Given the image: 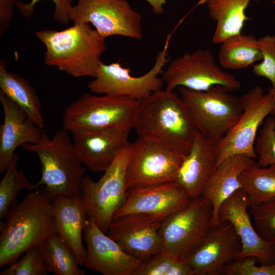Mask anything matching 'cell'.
<instances>
[{"mask_svg": "<svg viewBox=\"0 0 275 275\" xmlns=\"http://www.w3.org/2000/svg\"><path fill=\"white\" fill-rule=\"evenodd\" d=\"M256 259L252 257L229 263L224 268L227 275H275V263L256 265Z\"/></svg>", "mask_w": 275, "mask_h": 275, "instance_id": "obj_35", "label": "cell"}, {"mask_svg": "<svg viewBox=\"0 0 275 275\" xmlns=\"http://www.w3.org/2000/svg\"><path fill=\"white\" fill-rule=\"evenodd\" d=\"M129 145V144L119 151L99 180L95 181L89 176L86 175L81 182L79 196L88 216L105 233L115 213L126 199Z\"/></svg>", "mask_w": 275, "mask_h": 275, "instance_id": "obj_7", "label": "cell"}, {"mask_svg": "<svg viewBox=\"0 0 275 275\" xmlns=\"http://www.w3.org/2000/svg\"><path fill=\"white\" fill-rule=\"evenodd\" d=\"M127 189L175 182L184 156L157 143L138 138L129 145Z\"/></svg>", "mask_w": 275, "mask_h": 275, "instance_id": "obj_12", "label": "cell"}, {"mask_svg": "<svg viewBox=\"0 0 275 275\" xmlns=\"http://www.w3.org/2000/svg\"><path fill=\"white\" fill-rule=\"evenodd\" d=\"M191 201L175 182L127 190L126 199L113 218L131 214H147L162 219L187 206Z\"/></svg>", "mask_w": 275, "mask_h": 275, "instance_id": "obj_17", "label": "cell"}, {"mask_svg": "<svg viewBox=\"0 0 275 275\" xmlns=\"http://www.w3.org/2000/svg\"><path fill=\"white\" fill-rule=\"evenodd\" d=\"M240 238L232 224L225 221L212 226L186 260L193 275L224 274L225 266L240 250Z\"/></svg>", "mask_w": 275, "mask_h": 275, "instance_id": "obj_18", "label": "cell"}, {"mask_svg": "<svg viewBox=\"0 0 275 275\" xmlns=\"http://www.w3.org/2000/svg\"><path fill=\"white\" fill-rule=\"evenodd\" d=\"M0 88L39 127L44 129L42 104L35 90L25 78L8 71L7 63L2 59L0 61Z\"/></svg>", "mask_w": 275, "mask_h": 275, "instance_id": "obj_25", "label": "cell"}, {"mask_svg": "<svg viewBox=\"0 0 275 275\" xmlns=\"http://www.w3.org/2000/svg\"><path fill=\"white\" fill-rule=\"evenodd\" d=\"M1 226L0 267L57 232L52 200L41 191L30 192L10 209Z\"/></svg>", "mask_w": 275, "mask_h": 275, "instance_id": "obj_2", "label": "cell"}, {"mask_svg": "<svg viewBox=\"0 0 275 275\" xmlns=\"http://www.w3.org/2000/svg\"><path fill=\"white\" fill-rule=\"evenodd\" d=\"M252 0H203L210 17L216 22L212 37L214 43L221 44L229 37L241 33L249 19L246 10Z\"/></svg>", "mask_w": 275, "mask_h": 275, "instance_id": "obj_24", "label": "cell"}, {"mask_svg": "<svg viewBox=\"0 0 275 275\" xmlns=\"http://www.w3.org/2000/svg\"><path fill=\"white\" fill-rule=\"evenodd\" d=\"M38 247L48 272L55 275H84L72 251L57 232L45 239Z\"/></svg>", "mask_w": 275, "mask_h": 275, "instance_id": "obj_27", "label": "cell"}, {"mask_svg": "<svg viewBox=\"0 0 275 275\" xmlns=\"http://www.w3.org/2000/svg\"><path fill=\"white\" fill-rule=\"evenodd\" d=\"M178 90L197 129L211 141L218 143L242 113L240 97L223 86L205 91L180 87Z\"/></svg>", "mask_w": 275, "mask_h": 275, "instance_id": "obj_6", "label": "cell"}, {"mask_svg": "<svg viewBox=\"0 0 275 275\" xmlns=\"http://www.w3.org/2000/svg\"><path fill=\"white\" fill-rule=\"evenodd\" d=\"M259 135L256 138L255 151L261 166L275 164V121L272 117L264 121Z\"/></svg>", "mask_w": 275, "mask_h": 275, "instance_id": "obj_33", "label": "cell"}, {"mask_svg": "<svg viewBox=\"0 0 275 275\" xmlns=\"http://www.w3.org/2000/svg\"><path fill=\"white\" fill-rule=\"evenodd\" d=\"M139 275H193L186 260L161 251L144 261Z\"/></svg>", "mask_w": 275, "mask_h": 275, "instance_id": "obj_30", "label": "cell"}, {"mask_svg": "<svg viewBox=\"0 0 275 275\" xmlns=\"http://www.w3.org/2000/svg\"><path fill=\"white\" fill-rule=\"evenodd\" d=\"M16 0H0V36L10 26L13 18V6L16 5Z\"/></svg>", "mask_w": 275, "mask_h": 275, "instance_id": "obj_37", "label": "cell"}, {"mask_svg": "<svg viewBox=\"0 0 275 275\" xmlns=\"http://www.w3.org/2000/svg\"><path fill=\"white\" fill-rule=\"evenodd\" d=\"M46 267L38 245L28 250L19 260L7 266L1 275H46Z\"/></svg>", "mask_w": 275, "mask_h": 275, "instance_id": "obj_32", "label": "cell"}, {"mask_svg": "<svg viewBox=\"0 0 275 275\" xmlns=\"http://www.w3.org/2000/svg\"><path fill=\"white\" fill-rule=\"evenodd\" d=\"M258 46L262 54V61L254 65L253 72L257 76L269 80L275 88V35H265L258 38Z\"/></svg>", "mask_w": 275, "mask_h": 275, "instance_id": "obj_34", "label": "cell"}, {"mask_svg": "<svg viewBox=\"0 0 275 275\" xmlns=\"http://www.w3.org/2000/svg\"><path fill=\"white\" fill-rule=\"evenodd\" d=\"M242 113L236 123L217 143L216 167L223 160L235 154H244L256 159V135L273 107L271 93H265L255 86L240 97Z\"/></svg>", "mask_w": 275, "mask_h": 275, "instance_id": "obj_10", "label": "cell"}, {"mask_svg": "<svg viewBox=\"0 0 275 275\" xmlns=\"http://www.w3.org/2000/svg\"><path fill=\"white\" fill-rule=\"evenodd\" d=\"M140 103L124 97L85 93L65 108L63 127L70 132L94 128L130 130Z\"/></svg>", "mask_w": 275, "mask_h": 275, "instance_id": "obj_5", "label": "cell"}, {"mask_svg": "<svg viewBox=\"0 0 275 275\" xmlns=\"http://www.w3.org/2000/svg\"><path fill=\"white\" fill-rule=\"evenodd\" d=\"M217 143L197 130L190 150L183 159L175 182L191 200L202 196L216 167Z\"/></svg>", "mask_w": 275, "mask_h": 275, "instance_id": "obj_21", "label": "cell"}, {"mask_svg": "<svg viewBox=\"0 0 275 275\" xmlns=\"http://www.w3.org/2000/svg\"><path fill=\"white\" fill-rule=\"evenodd\" d=\"M268 90L271 93L273 97V107L271 114L273 115L272 117L275 121V88H273L271 87L269 88Z\"/></svg>", "mask_w": 275, "mask_h": 275, "instance_id": "obj_39", "label": "cell"}, {"mask_svg": "<svg viewBox=\"0 0 275 275\" xmlns=\"http://www.w3.org/2000/svg\"><path fill=\"white\" fill-rule=\"evenodd\" d=\"M161 74L165 89L170 91L180 87L205 91L221 85L232 92L241 87L238 79L225 71L216 63L212 51L207 48L198 49L176 58Z\"/></svg>", "mask_w": 275, "mask_h": 275, "instance_id": "obj_11", "label": "cell"}, {"mask_svg": "<svg viewBox=\"0 0 275 275\" xmlns=\"http://www.w3.org/2000/svg\"><path fill=\"white\" fill-rule=\"evenodd\" d=\"M269 241L270 242L271 249L275 258V238H273Z\"/></svg>", "mask_w": 275, "mask_h": 275, "instance_id": "obj_40", "label": "cell"}, {"mask_svg": "<svg viewBox=\"0 0 275 275\" xmlns=\"http://www.w3.org/2000/svg\"><path fill=\"white\" fill-rule=\"evenodd\" d=\"M151 6L152 11L156 14H161L164 12L163 6L166 4V0H146Z\"/></svg>", "mask_w": 275, "mask_h": 275, "instance_id": "obj_38", "label": "cell"}, {"mask_svg": "<svg viewBox=\"0 0 275 275\" xmlns=\"http://www.w3.org/2000/svg\"><path fill=\"white\" fill-rule=\"evenodd\" d=\"M70 132L62 127L50 138L44 130L41 140L35 144L21 146L24 150L36 154L41 165V176L35 184L52 200L57 196H79L86 168L75 149Z\"/></svg>", "mask_w": 275, "mask_h": 275, "instance_id": "obj_4", "label": "cell"}, {"mask_svg": "<svg viewBox=\"0 0 275 275\" xmlns=\"http://www.w3.org/2000/svg\"><path fill=\"white\" fill-rule=\"evenodd\" d=\"M255 159L244 154H235L225 159L215 167L202 195L212 205V226L216 225L217 212L222 204L242 188L239 176Z\"/></svg>", "mask_w": 275, "mask_h": 275, "instance_id": "obj_23", "label": "cell"}, {"mask_svg": "<svg viewBox=\"0 0 275 275\" xmlns=\"http://www.w3.org/2000/svg\"><path fill=\"white\" fill-rule=\"evenodd\" d=\"M142 19L126 0H78L70 11L74 24L91 23L104 38L117 35L140 40Z\"/></svg>", "mask_w": 275, "mask_h": 275, "instance_id": "obj_13", "label": "cell"}, {"mask_svg": "<svg viewBox=\"0 0 275 275\" xmlns=\"http://www.w3.org/2000/svg\"><path fill=\"white\" fill-rule=\"evenodd\" d=\"M250 204L241 188L226 199L221 205L217 223H230L238 235L241 249L235 256L237 260L252 257L262 264L275 263L270 242L262 238L256 231L249 212Z\"/></svg>", "mask_w": 275, "mask_h": 275, "instance_id": "obj_16", "label": "cell"}, {"mask_svg": "<svg viewBox=\"0 0 275 275\" xmlns=\"http://www.w3.org/2000/svg\"><path fill=\"white\" fill-rule=\"evenodd\" d=\"M239 178L250 206L275 197V164L261 166L255 161L242 172Z\"/></svg>", "mask_w": 275, "mask_h": 275, "instance_id": "obj_28", "label": "cell"}, {"mask_svg": "<svg viewBox=\"0 0 275 275\" xmlns=\"http://www.w3.org/2000/svg\"><path fill=\"white\" fill-rule=\"evenodd\" d=\"M57 232L74 253L80 266H84L87 250L83 244V230L88 217L79 196L59 195L52 201Z\"/></svg>", "mask_w": 275, "mask_h": 275, "instance_id": "obj_22", "label": "cell"}, {"mask_svg": "<svg viewBox=\"0 0 275 275\" xmlns=\"http://www.w3.org/2000/svg\"><path fill=\"white\" fill-rule=\"evenodd\" d=\"M130 130L94 128L70 132L83 165L94 172H104L119 151L127 146Z\"/></svg>", "mask_w": 275, "mask_h": 275, "instance_id": "obj_19", "label": "cell"}, {"mask_svg": "<svg viewBox=\"0 0 275 275\" xmlns=\"http://www.w3.org/2000/svg\"><path fill=\"white\" fill-rule=\"evenodd\" d=\"M41 0H31L25 4L17 1L16 6L24 16L30 18L34 11L36 4ZM54 4L53 18L61 24H67L70 21V11L74 0H51Z\"/></svg>", "mask_w": 275, "mask_h": 275, "instance_id": "obj_36", "label": "cell"}, {"mask_svg": "<svg viewBox=\"0 0 275 275\" xmlns=\"http://www.w3.org/2000/svg\"><path fill=\"white\" fill-rule=\"evenodd\" d=\"M170 39L167 38L163 49L158 52L152 68L141 76H132L130 69L123 67L120 61L109 64L101 62L94 79L88 84L89 90L97 95L124 97L138 101L161 90L164 82L159 75L169 62Z\"/></svg>", "mask_w": 275, "mask_h": 275, "instance_id": "obj_9", "label": "cell"}, {"mask_svg": "<svg viewBox=\"0 0 275 275\" xmlns=\"http://www.w3.org/2000/svg\"><path fill=\"white\" fill-rule=\"evenodd\" d=\"M4 114L0 126V173H5L18 146L37 143L44 129L39 127L13 100L0 91Z\"/></svg>", "mask_w": 275, "mask_h": 275, "instance_id": "obj_20", "label": "cell"}, {"mask_svg": "<svg viewBox=\"0 0 275 275\" xmlns=\"http://www.w3.org/2000/svg\"><path fill=\"white\" fill-rule=\"evenodd\" d=\"M217 58L223 68L238 70L262 60V54L258 46V38L252 34L241 33L221 43Z\"/></svg>", "mask_w": 275, "mask_h": 275, "instance_id": "obj_26", "label": "cell"}, {"mask_svg": "<svg viewBox=\"0 0 275 275\" xmlns=\"http://www.w3.org/2000/svg\"><path fill=\"white\" fill-rule=\"evenodd\" d=\"M249 212L259 235L267 241L275 238V197L250 206Z\"/></svg>", "mask_w": 275, "mask_h": 275, "instance_id": "obj_31", "label": "cell"}, {"mask_svg": "<svg viewBox=\"0 0 275 275\" xmlns=\"http://www.w3.org/2000/svg\"><path fill=\"white\" fill-rule=\"evenodd\" d=\"M19 156L15 153L0 183V218H5L10 208L15 204L22 189L32 191L37 188L26 178L23 170H17Z\"/></svg>", "mask_w": 275, "mask_h": 275, "instance_id": "obj_29", "label": "cell"}, {"mask_svg": "<svg viewBox=\"0 0 275 275\" xmlns=\"http://www.w3.org/2000/svg\"><path fill=\"white\" fill-rule=\"evenodd\" d=\"M134 129L138 138L151 141L185 156L197 129L180 96L160 90L140 101Z\"/></svg>", "mask_w": 275, "mask_h": 275, "instance_id": "obj_1", "label": "cell"}, {"mask_svg": "<svg viewBox=\"0 0 275 275\" xmlns=\"http://www.w3.org/2000/svg\"><path fill=\"white\" fill-rule=\"evenodd\" d=\"M35 35L45 45L44 61L74 77H94L106 49L105 38L88 23L61 31L44 30Z\"/></svg>", "mask_w": 275, "mask_h": 275, "instance_id": "obj_3", "label": "cell"}, {"mask_svg": "<svg viewBox=\"0 0 275 275\" xmlns=\"http://www.w3.org/2000/svg\"><path fill=\"white\" fill-rule=\"evenodd\" d=\"M87 254L84 266L103 275H139L144 261L126 253L88 216L83 230Z\"/></svg>", "mask_w": 275, "mask_h": 275, "instance_id": "obj_14", "label": "cell"}, {"mask_svg": "<svg viewBox=\"0 0 275 275\" xmlns=\"http://www.w3.org/2000/svg\"><path fill=\"white\" fill-rule=\"evenodd\" d=\"M213 207L202 195L191 200L183 209L164 218L159 233L162 251L186 260L212 226Z\"/></svg>", "mask_w": 275, "mask_h": 275, "instance_id": "obj_8", "label": "cell"}, {"mask_svg": "<svg viewBox=\"0 0 275 275\" xmlns=\"http://www.w3.org/2000/svg\"><path fill=\"white\" fill-rule=\"evenodd\" d=\"M162 220L147 214H128L113 218L106 234L128 255L145 261L162 251Z\"/></svg>", "mask_w": 275, "mask_h": 275, "instance_id": "obj_15", "label": "cell"}]
</instances>
